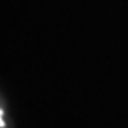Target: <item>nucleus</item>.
I'll return each mask as SVG.
<instances>
[{
  "label": "nucleus",
  "mask_w": 128,
  "mask_h": 128,
  "mask_svg": "<svg viewBox=\"0 0 128 128\" xmlns=\"http://www.w3.org/2000/svg\"><path fill=\"white\" fill-rule=\"evenodd\" d=\"M6 122H5V113H3V108L0 106V128H5Z\"/></svg>",
  "instance_id": "f257e3e1"
}]
</instances>
